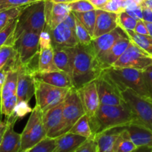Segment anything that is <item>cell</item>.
Wrapping results in <instances>:
<instances>
[{
	"mask_svg": "<svg viewBox=\"0 0 152 152\" xmlns=\"http://www.w3.org/2000/svg\"><path fill=\"white\" fill-rule=\"evenodd\" d=\"M103 71L91 45L78 44L72 48L71 74L74 88L77 90L94 81Z\"/></svg>",
	"mask_w": 152,
	"mask_h": 152,
	"instance_id": "cell-1",
	"label": "cell"
},
{
	"mask_svg": "<svg viewBox=\"0 0 152 152\" xmlns=\"http://www.w3.org/2000/svg\"><path fill=\"white\" fill-rule=\"evenodd\" d=\"M136 122L134 114L126 102L118 105H100L94 118L89 120L93 136L106 129Z\"/></svg>",
	"mask_w": 152,
	"mask_h": 152,
	"instance_id": "cell-2",
	"label": "cell"
},
{
	"mask_svg": "<svg viewBox=\"0 0 152 152\" xmlns=\"http://www.w3.org/2000/svg\"><path fill=\"white\" fill-rule=\"evenodd\" d=\"M45 0H40L25 5L17 18V25L12 37V46L16 39L25 31H32L40 34L45 29Z\"/></svg>",
	"mask_w": 152,
	"mask_h": 152,
	"instance_id": "cell-3",
	"label": "cell"
},
{
	"mask_svg": "<svg viewBox=\"0 0 152 152\" xmlns=\"http://www.w3.org/2000/svg\"><path fill=\"white\" fill-rule=\"evenodd\" d=\"M105 71L116 83L121 92L127 88L134 91L144 97L149 98L142 71L128 68L111 67Z\"/></svg>",
	"mask_w": 152,
	"mask_h": 152,
	"instance_id": "cell-4",
	"label": "cell"
},
{
	"mask_svg": "<svg viewBox=\"0 0 152 152\" xmlns=\"http://www.w3.org/2000/svg\"><path fill=\"white\" fill-rule=\"evenodd\" d=\"M43 112L39 105L33 108L25 129L21 134V150H29L47 137L43 123Z\"/></svg>",
	"mask_w": 152,
	"mask_h": 152,
	"instance_id": "cell-5",
	"label": "cell"
},
{
	"mask_svg": "<svg viewBox=\"0 0 152 152\" xmlns=\"http://www.w3.org/2000/svg\"><path fill=\"white\" fill-rule=\"evenodd\" d=\"M122 96L134 114L136 123H140L152 131V99L144 97L130 88L123 91Z\"/></svg>",
	"mask_w": 152,
	"mask_h": 152,
	"instance_id": "cell-6",
	"label": "cell"
},
{
	"mask_svg": "<svg viewBox=\"0 0 152 152\" xmlns=\"http://www.w3.org/2000/svg\"><path fill=\"white\" fill-rule=\"evenodd\" d=\"M36 105H39L42 112L63 102L71 88H60L36 80Z\"/></svg>",
	"mask_w": 152,
	"mask_h": 152,
	"instance_id": "cell-7",
	"label": "cell"
},
{
	"mask_svg": "<svg viewBox=\"0 0 152 152\" xmlns=\"http://www.w3.org/2000/svg\"><path fill=\"white\" fill-rule=\"evenodd\" d=\"M152 65V56L131 41L126 51L112 67L144 71Z\"/></svg>",
	"mask_w": 152,
	"mask_h": 152,
	"instance_id": "cell-8",
	"label": "cell"
},
{
	"mask_svg": "<svg viewBox=\"0 0 152 152\" xmlns=\"http://www.w3.org/2000/svg\"><path fill=\"white\" fill-rule=\"evenodd\" d=\"M39 34L32 31L23 32L15 41L13 47L19 62L26 65L32 62L39 52Z\"/></svg>",
	"mask_w": 152,
	"mask_h": 152,
	"instance_id": "cell-9",
	"label": "cell"
},
{
	"mask_svg": "<svg viewBox=\"0 0 152 152\" xmlns=\"http://www.w3.org/2000/svg\"><path fill=\"white\" fill-rule=\"evenodd\" d=\"M94 82L97 88L100 105H118L125 103L121 91L105 70Z\"/></svg>",
	"mask_w": 152,
	"mask_h": 152,
	"instance_id": "cell-10",
	"label": "cell"
},
{
	"mask_svg": "<svg viewBox=\"0 0 152 152\" xmlns=\"http://www.w3.org/2000/svg\"><path fill=\"white\" fill-rule=\"evenodd\" d=\"M23 65L19 62L18 66V82L16 96L19 101H26L29 102L31 98L35 95V82L34 77L35 71H38V68H35L33 62Z\"/></svg>",
	"mask_w": 152,
	"mask_h": 152,
	"instance_id": "cell-11",
	"label": "cell"
},
{
	"mask_svg": "<svg viewBox=\"0 0 152 152\" xmlns=\"http://www.w3.org/2000/svg\"><path fill=\"white\" fill-rule=\"evenodd\" d=\"M86 112L83 108L78 91L74 88L68 92L63 105L64 134L68 133L77 120Z\"/></svg>",
	"mask_w": 152,
	"mask_h": 152,
	"instance_id": "cell-12",
	"label": "cell"
},
{
	"mask_svg": "<svg viewBox=\"0 0 152 152\" xmlns=\"http://www.w3.org/2000/svg\"><path fill=\"white\" fill-rule=\"evenodd\" d=\"M64 102L43 113V123L47 137L57 138L64 134Z\"/></svg>",
	"mask_w": 152,
	"mask_h": 152,
	"instance_id": "cell-13",
	"label": "cell"
},
{
	"mask_svg": "<svg viewBox=\"0 0 152 152\" xmlns=\"http://www.w3.org/2000/svg\"><path fill=\"white\" fill-rule=\"evenodd\" d=\"M77 91L86 114L88 117L89 120H92L100 105L96 83L94 81L91 82L78 89Z\"/></svg>",
	"mask_w": 152,
	"mask_h": 152,
	"instance_id": "cell-14",
	"label": "cell"
},
{
	"mask_svg": "<svg viewBox=\"0 0 152 152\" xmlns=\"http://www.w3.org/2000/svg\"><path fill=\"white\" fill-rule=\"evenodd\" d=\"M51 36L52 47H66L73 48L79 44L75 36L74 30L70 28L64 22L58 24L49 30Z\"/></svg>",
	"mask_w": 152,
	"mask_h": 152,
	"instance_id": "cell-15",
	"label": "cell"
},
{
	"mask_svg": "<svg viewBox=\"0 0 152 152\" xmlns=\"http://www.w3.org/2000/svg\"><path fill=\"white\" fill-rule=\"evenodd\" d=\"M127 36L126 33L120 27H117L111 32L93 39L91 45L98 58L106 53L120 39Z\"/></svg>",
	"mask_w": 152,
	"mask_h": 152,
	"instance_id": "cell-16",
	"label": "cell"
},
{
	"mask_svg": "<svg viewBox=\"0 0 152 152\" xmlns=\"http://www.w3.org/2000/svg\"><path fill=\"white\" fill-rule=\"evenodd\" d=\"M17 118L12 114L7 118L8 125L0 143V152H19L21 150V134L14 131Z\"/></svg>",
	"mask_w": 152,
	"mask_h": 152,
	"instance_id": "cell-17",
	"label": "cell"
},
{
	"mask_svg": "<svg viewBox=\"0 0 152 152\" xmlns=\"http://www.w3.org/2000/svg\"><path fill=\"white\" fill-rule=\"evenodd\" d=\"M34 77L36 80L43 82L51 86L66 88H73L72 79L70 74L62 71L40 72L37 71L34 72Z\"/></svg>",
	"mask_w": 152,
	"mask_h": 152,
	"instance_id": "cell-18",
	"label": "cell"
},
{
	"mask_svg": "<svg viewBox=\"0 0 152 152\" xmlns=\"http://www.w3.org/2000/svg\"><path fill=\"white\" fill-rule=\"evenodd\" d=\"M117 27H118L117 13L97 9L93 39L111 32Z\"/></svg>",
	"mask_w": 152,
	"mask_h": 152,
	"instance_id": "cell-19",
	"label": "cell"
},
{
	"mask_svg": "<svg viewBox=\"0 0 152 152\" xmlns=\"http://www.w3.org/2000/svg\"><path fill=\"white\" fill-rule=\"evenodd\" d=\"M131 43L129 36L122 37L118 40L106 53L99 57V63L103 70L111 68L123 54Z\"/></svg>",
	"mask_w": 152,
	"mask_h": 152,
	"instance_id": "cell-20",
	"label": "cell"
},
{
	"mask_svg": "<svg viewBox=\"0 0 152 152\" xmlns=\"http://www.w3.org/2000/svg\"><path fill=\"white\" fill-rule=\"evenodd\" d=\"M125 129L126 126L111 128L93 136L97 145L98 152H112L117 138Z\"/></svg>",
	"mask_w": 152,
	"mask_h": 152,
	"instance_id": "cell-21",
	"label": "cell"
},
{
	"mask_svg": "<svg viewBox=\"0 0 152 152\" xmlns=\"http://www.w3.org/2000/svg\"><path fill=\"white\" fill-rule=\"evenodd\" d=\"M131 139L137 147L152 148V131L143 125L132 123L126 126Z\"/></svg>",
	"mask_w": 152,
	"mask_h": 152,
	"instance_id": "cell-22",
	"label": "cell"
},
{
	"mask_svg": "<svg viewBox=\"0 0 152 152\" xmlns=\"http://www.w3.org/2000/svg\"><path fill=\"white\" fill-rule=\"evenodd\" d=\"M86 140L87 138L84 137L68 132L56 138L55 152H75Z\"/></svg>",
	"mask_w": 152,
	"mask_h": 152,
	"instance_id": "cell-23",
	"label": "cell"
},
{
	"mask_svg": "<svg viewBox=\"0 0 152 152\" xmlns=\"http://www.w3.org/2000/svg\"><path fill=\"white\" fill-rule=\"evenodd\" d=\"M53 59L56 66L59 71L71 74L72 63V48L53 47Z\"/></svg>",
	"mask_w": 152,
	"mask_h": 152,
	"instance_id": "cell-24",
	"label": "cell"
},
{
	"mask_svg": "<svg viewBox=\"0 0 152 152\" xmlns=\"http://www.w3.org/2000/svg\"><path fill=\"white\" fill-rule=\"evenodd\" d=\"M19 64L10 67L7 69H4L7 71V76L0 93V101H2L16 94Z\"/></svg>",
	"mask_w": 152,
	"mask_h": 152,
	"instance_id": "cell-25",
	"label": "cell"
},
{
	"mask_svg": "<svg viewBox=\"0 0 152 152\" xmlns=\"http://www.w3.org/2000/svg\"><path fill=\"white\" fill-rule=\"evenodd\" d=\"M38 71L40 72L59 71L55 65L53 47L39 50L38 55Z\"/></svg>",
	"mask_w": 152,
	"mask_h": 152,
	"instance_id": "cell-26",
	"label": "cell"
},
{
	"mask_svg": "<svg viewBox=\"0 0 152 152\" xmlns=\"http://www.w3.org/2000/svg\"><path fill=\"white\" fill-rule=\"evenodd\" d=\"M126 33L132 42L152 56V37L137 34L134 31H126Z\"/></svg>",
	"mask_w": 152,
	"mask_h": 152,
	"instance_id": "cell-27",
	"label": "cell"
},
{
	"mask_svg": "<svg viewBox=\"0 0 152 152\" xmlns=\"http://www.w3.org/2000/svg\"><path fill=\"white\" fill-rule=\"evenodd\" d=\"M68 132L84 137L87 139L93 137V132L89 123L88 117L86 114H84L77 120V123L72 126Z\"/></svg>",
	"mask_w": 152,
	"mask_h": 152,
	"instance_id": "cell-28",
	"label": "cell"
},
{
	"mask_svg": "<svg viewBox=\"0 0 152 152\" xmlns=\"http://www.w3.org/2000/svg\"><path fill=\"white\" fill-rule=\"evenodd\" d=\"M137 147L134 145L133 141L131 139L129 134L126 129H125L119 137L117 138L115 144H114V152H133Z\"/></svg>",
	"mask_w": 152,
	"mask_h": 152,
	"instance_id": "cell-29",
	"label": "cell"
},
{
	"mask_svg": "<svg viewBox=\"0 0 152 152\" xmlns=\"http://www.w3.org/2000/svg\"><path fill=\"white\" fill-rule=\"evenodd\" d=\"M93 38L96 19V9L86 12H73Z\"/></svg>",
	"mask_w": 152,
	"mask_h": 152,
	"instance_id": "cell-30",
	"label": "cell"
},
{
	"mask_svg": "<svg viewBox=\"0 0 152 152\" xmlns=\"http://www.w3.org/2000/svg\"><path fill=\"white\" fill-rule=\"evenodd\" d=\"M16 59L17 53L13 46L4 45L0 47V70L5 68Z\"/></svg>",
	"mask_w": 152,
	"mask_h": 152,
	"instance_id": "cell-31",
	"label": "cell"
},
{
	"mask_svg": "<svg viewBox=\"0 0 152 152\" xmlns=\"http://www.w3.org/2000/svg\"><path fill=\"white\" fill-rule=\"evenodd\" d=\"M24 7L25 6L10 7L0 12V30L2 29L12 21L17 19Z\"/></svg>",
	"mask_w": 152,
	"mask_h": 152,
	"instance_id": "cell-32",
	"label": "cell"
},
{
	"mask_svg": "<svg viewBox=\"0 0 152 152\" xmlns=\"http://www.w3.org/2000/svg\"><path fill=\"white\" fill-rule=\"evenodd\" d=\"M74 33H75V36L77 37L79 44L90 45L93 40V38L89 34L88 30L85 28L84 25L80 22V21L77 17H76Z\"/></svg>",
	"mask_w": 152,
	"mask_h": 152,
	"instance_id": "cell-33",
	"label": "cell"
},
{
	"mask_svg": "<svg viewBox=\"0 0 152 152\" xmlns=\"http://www.w3.org/2000/svg\"><path fill=\"white\" fill-rule=\"evenodd\" d=\"M56 148V138L46 137L29 149V152H55Z\"/></svg>",
	"mask_w": 152,
	"mask_h": 152,
	"instance_id": "cell-34",
	"label": "cell"
},
{
	"mask_svg": "<svg viewBox=\"0 0 152 152\" xmlns=\"http://www.w3.org/2000/svg\"><path fill=\"white\" fill-rule=\"evenodd\" d=\"M17 25V19H14L5 27L0 30V47L4 45H11L12 37Z\"/></svg>",
	"mask_w": 152,
	"mask_h": 152,
	"instance_id": "cell-35",
	"label": "cell"
},
{
	"mask_svg": "<svg viewBox=\"0 0 152 152\" xmlns=\"http://www.w3.org/2000/svg\"><path fill=\"white\" fill-rule=\"evenodd\" d=\"M137 23V20L131 16L126 11L117 13V25L125 32L129 31H134Z\"/></svg>",
	"mask_w": 152,
	"mask_h": 152,
	"instance_id": "cell-36",
	"label": "cell"
},
{
	"mask_svg": "<svg viewBox=\"0 0 152 152\" xmlns=\"http://www.w3.org/2000/svg\"><path fill=\"white\" fill-rule=\"evenodd\" d=\"M17 102L18 98L16 94L0 101V114L4 115L7 118L10 117L13 114Z\"/></svg>",
	"mask_w": 152,
	"mask_h": 152,
	"instance_id": "cell-37",
	"label": "cell"
},
{
	"mask_svg": "<svg viewBox=\"0 0 152 152\" xmlns=\"http://www.w3.org/2000/svg\"><path fill=\"white\" fill-rule=\"evenodd\" d=\"M68 5L72 12H86L95 10V7L88 0H77L68 3Z\"/></svg>",
	"mask_w": 152,
	"mask_h": 152,
	"instance_id": "cell-38",
	"label": "cell"
},
{
	"mask_svg": "<svg viewBox=\"0 0 152 152\" xmlns=\"http://www.w3.org/2000/svg\"><path fill=\"white\" fill-rule=\"evenodd\" d=\"M33 108L28 104V102L26 101H19L15 107L14 111L13 113V115L19 120V119L23 118L24 117L27 115L29 113H31Z\"/></svg>",
	"mask_w": 152,
	"mask_h": 152,
	"instance_id": "cell-39",
	"label": "cell"
},
{
	"mask_svg": "<svg viewBox=\"0 0 152 152\" xmlns=\"http://www.w3.org/2000/svg\"><path fill=\"white\" fill-rule=\"evenodd\" d=\"M125 1L126 0H109L108 3L101 10L120 13L125 11Z\"/></svg>",
	"mask_w": 152,
	"mask_h": 152,
	"instance_id": "cell-40",
	"label": "cell"
},
{
	"mask_svg": "<svg viewBox=\"0 0 152 152\" xmlns=\"http://www.w3.org/2000/svg\"><path fill=\"white\" fill-rule=\"evenodd\" d=\"M75 152H98L96 141L94 137L88 138Z\"/></svg>",
	"mask_w": 152,
	"mask_h": 152,
	"instance_id": "cell-41",
	"label": "cell"
},
{
	"mask_svg": "<svg viewBox=\"0 0 152 152\" xmlns=\"http://www.w3.org/2000/svg\"><path fill=\"white\" fill-rule=\"evenodd\" d=\"M39 45V50L42 48H46L52 47L51 36H50L49 31L44 29L40 33Z\"/></svg>",
	"mask_w": 152,
	"mask_h": 152,
	"instance_id": "cell-42",
	"label": "cell"
},
{
	"mask_svg": "<svg viewBox=\"0 0 152 152\" xmlns=\"http://www.w3.org/2000/svg\"><path fill=\"white\" fill-rule=\"evenodd\" d=\"M142 73L149 99H152V65L142 71Z\"/></svg>",
	"mask_w": 152,
	"mask_h": 152,
	"instance_id": "cell-43",
	"label": "cell"
},
{
	"mask_svg": "<svg viewBox=\"0 0 152 152\" xmlns=\"http://www.w3.org/2000/svg\"><path fill=\"white\" fill-rule=\"evenodd\" d=\"M40 0H0V4L9 6V7H21Z\"/></svg>",
	"mask_w": 152,
	"mask_h": 152,
	"instance_id": "cell-44",
	"label": "cell"
},
{
	"mask_svg": "<svg viewBox=\"0 0 152 152\" xmlns=\"http://www.w3.org/2000/svg\"><path fill=\"white\" fill-rule=\"evenodd\" d=\"M134 31L137 34H142V35H148V31L147 29L146 25L142 19L137 20V23Z\"/></svg>",
	"mask_w": 152,
	"mask_h": 152,
	"instance_id": "cell-45",
	"label": "cell"
},
{
	"mask_svg": "<svg viewBox=\"0 0 152 152\" xmlns=\"http://www.w3.org/2000/svg\"><path fill=\"white\" fill-rule=\"evenodd\" d=\"M126 13H129L131 16L137 20H140V19H143V13H142V6H139L137 8L134 9L132 10H126Z\"/></svg>",
	"mask_w": 152,
	"mask_h": 152,
	"instance_id": "cell-46",
	"label": "cell"
},
{
	"mask_svg": "<svg viewBox=\"0 0 152 152\" xmlns=\"http://www.w3.org/2000/svg\"><path fill=\"white\" fill-rule=\"evenodd\" d=\"M142 7V13H143V19L145 22H152V9L147 7Z\"/></svg>",
	"mask_w": 152,
	"mask_h": 152,
	"instance_id": "cell-47",
	"label": "cell"
},
{
	"mask_svg": "<svg viewBox=\"0 0 152 152\" xmlns=\"http://www.w3.org/2000/svg\"><path fill=\"white\" fill-rule=\"evenodd\" d=\"M95 9H101L109 1V0H88Z\"/></svg>",
	"mask_w": 152,
	"mask_h": 152,
	"instance_id": "cell-48",
	"label": "cell"
},
{
	"mask_svg": "<svg viewBox=\"0 0 152 152\" xmlns=\"http://www.w3.org/2000/svg\"><path fill=\"white\" fill-rule=\"evenodd\" d=\"M7 125H8V123H7V120H2L1 117H0V143H1V140H2L4 132H5L6 129L7 128Z\"/></svg>",
	"mask_w": 152,
	"mask_h": 152,
	"instance_id": "cell-49",
	"label": "cell"
},
{
	"mask_svg": "<svg viewBox=\"0 0 152 152\" xmlns=\"http://www.w3.org/2000/svg\"><path fill=\"white\" fill-rule=\"evenodd\" d=\"M6 76H7V71L4 69L0 70V93H1L3 84H4V81H5Z\"/></svg>",
	"mask_w": 152,
	"mask_h": 152,
	"instance_id": "cell-50",
	"label": "cell"
},
{
	"mask_svg": "<svg viewBox=\"0 0 152 152\" xmlns=\"http://www.w3.org/2000/svg\"><path fill=\"white\" fill-rule=\"evenodd\" d=\"M133 152H152V148L151 147H137Z\"/></svg>",
	"mask_w": 152,
	"mask_h": 152,
	"instance_id": "cell-51",
	"label": "cell"
},
{
	"mask_svg": "<svg viewBox=\"0 0 152 152\" xmlns=\"http://www.w3.org/2000/svg\"><path fill=\"white\" fill-rule=\"evenodd\" d=\"M145 22V21H144ZM145 25H146L147 29L148 31V35H150L152 37V22H145Z\"/></svg>",
	"mask_w": 152,
	"mask_h": 152,
	"instance_id": "cell-52",
	"label": "cell"
},
{
	"mask_svg": "<svg viewBox=\"0 0 152 152\" xmlns=\"http://www.w3.org/2000/svg\"><path fill=\"white\" fill-rule=\"evenodd\" d=\"M50 1L54 3H67V4H68V3L72 2V1H77V0H50Z\"/></svg>",
	"mask_w": 152,
	"mask_h": 152,
	"instance_id": "cell-53",
	"label": "cell"
},
{
	"mask_svg": "<svg viewBox=\"0 0 152 152\" xmlns=\"http://www.w3.org/2000/svg\"><path fill=\"white\" fill-rule=\"evenodd\" d=\"M10 7H11L4 5V4H0V12L2 11V10H6V9H7V8H10Z\"/></svg>",
	"mask_w": 152,
	"mask_h": 152,
	"instance_id": "cell-54",
	"label": "cell"
},
{
	"mask_svg": "<svg viewBox=\"0 0 152 152\" xmlns=\"http://www.w3.org/2000/svg\"><path fill=\"white\" fill-rule=\"evenodd\" d=\"M19 152H29V150H24V151H20Z\"/></svg>",
	"mask_w": 152,
	"mask_h": 152,
	"instance_id": "cell-55",
	"label": "cell"
},
{
	"mask_svg": "<svg viewBox=\"0 0 152 152\" xmlns=\"http://www.w3.org/2000/svg\"><path fill=\"white\" fill-rule=\"evenodd\" d=\"M112 152H114V151H112Z\"/></svg>",
	"mask_w": 152,
	"mask_h": 152,
	"instance_id": "cell-56",
	"label": "cell"
},
{
	"mask_svg": "<svg viewBox=\"0 0 152 152\" xmlns=\"http://www.w3.org/2000/svg\"><path fill=\"white\" fill-rule=\"evenodd\" d=\"M151 9H152V8H151Z\"/></svg>",
	"mask_w": 152,
	"mask_h": 152,
	"instance_id": "cell-57",
	"label": "cell"
}]
</instances>
